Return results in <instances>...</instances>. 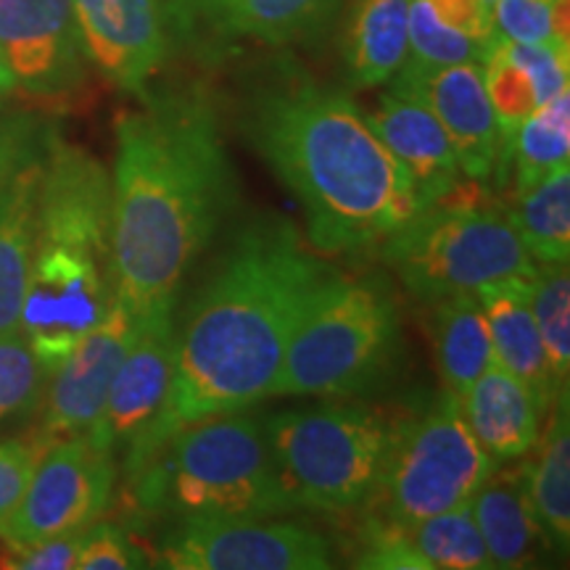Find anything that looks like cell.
I'll list each match as a JSON object with an SVG mask.
<instances>
[{
  "instance_id": "cell-36",
  "label": "cell",
  "mask_w": 570,
  "mask_h": 570,
  "mask_svg": "<svg viewBox=\"0 0 570 570\" xmlns=\"http://www.w3.org/2000/svg\"><path fill=\"white\" fill-rule=\"evenodd\" d=\"M51 132V127L32 114H11L0 119V185L30 156L46 148Z\"/></svg>"
},
{
  "instance_id": "cell-8",
  "label": "cell",
  "mask_w": 570,
  "mask_h": 570,
  "mask_svg": "<svg viewBox=\"0 0 570 570\" xmlns=\"http://www.w3.org/2000/svg\"><path fill=\"white\" fill-rule=\"evenodd\" d=\"M277 475L296 510L367 508L396 420L367 404H315L262 417Z\"/></svg>"
},
{
  "instance_id": "cell-3",
  "label": "cell",
  "mask_w": 570,
  "mask_h": 570,
  "mask_svg": "<svg viewBox=\"0 0 570 570\" xmlns=\"http://www.w3.org/2000/svg\"><path fill=\"white\" fill-rule=\"evenodd\" d=\"M240 130L294 194L317 254L365 256L423 212L417 185L346 92L277 71L259 82Z\"/></svg>"
},
{
  "instance_id": "cell-5",
  "label": "cell",
  "mask_w": 570,
  "mask_h": 570,
  "mask_svg": "<svg viewBox=\"0 0 570 570\" xmlns=\"http://www.w3.org/2000/svg\"><path fill=\"white\" fill-rule=\"evenodd\" d=\"M135 508L173 520L273 518L294 512L262 417L225 412L164 439L127 481Z\"/></svg>"
},
{
  "instance_id": "cell-31",
  "label": "cell",
  "mask_w": 570,
  "mask_h": 570,
  "mask_svg": "<svg viewBox=\"0 0 570 570\" xmlns=\"http://www.w3.org/2000/svg\"><path fill=\"white\" fill-rule=\"evenodd\" d=\"M531 309L544 346L554 389L568 391L570 375V275L568 262L537 265L531 275Z\"/></svg>"
},
{
  "instance_id": "cell-27",
  "label": "cell",
  "mask_w": 570,
  "mask_h": 570,
  "mask_svg": "<svg viewBox=\"0 0 570 570\" xmlns=\"http://www.w3.org/2000/svg\"><path fill=\"white\" fill-rule=\"evenodd\" d=\"M570 161V90H562L502 140L494 169L499 185L523 190Z\"/></svg>"
},
{
  "instance_id": "cell-34",
  "label": "cell",
  "mask_w": 570,
  "mask_h": 570,
  "mask_svg": "<svg viewBox=\"0 0 570 570\" xmlns=\"http://www.w3.org/2000/svg\"><path fill=\"white\" fill-rule=\"evenodd\" d=\"M148 566L151 562H148L146 552L117 525L96 520L85 529L77 570H130Z\"/></svg>"
},
{
  "instance_id": "cell-6",
  "label": "cell",
  "mask_w": 570,
  "mask_h": 570,
  "mask_svg": "<svg viewBox=\"0 0 570 570\" xmlns=\"http://www.w3.org/2000/svg\"><path fill=\"white\" fill-rule=\"evenodd\" d=\"M402 356V320L381 273H327L285 348L273 396L344 399L391 381Z\"/></svg>"
},
{
  "instance_id": "cell-25",
  "label": "cell",
  "mask_w": 570,
  "mask_h": 570,
  "mask_svg": "<svg viewBox=\"0 0 570 570\" xmlns=\"http://www.w3.org/2000/svg\"><path fill=\"white\" fill-rule=\"evenodd\" d=\"M491 42L487 0H412L410 59L420 63L483 61Z\"/></svg>"
},
{
  "instance_id": "cell-22",
  "label": "cell",
  "mask_w": 570,
  "mask_h": 570,
  "mask_svg": "<svg viewBox=\"0 0 570 570\" xmlns=\"http://www.w3.org/2000/svg\"><path fill=\"white\" fill-rule=\"evenodd\" d=\"M194 17L219 38L262 46H296L323 35L346 0H185Z\"/></svg>"
},
{
  "instance_id": "cell-38",
  "label": "cell",
  "mask_w": 570,
  "mask_h": 570,
  "mask_svg": "<svg viewBox=\"0 0 570 570\" xmlns=\"http://www.w3.org/2000/svg\"><path fill=\"white\" fill-rule=\"evenodd\" d=\"M17 90V82H13L9 67H6L3 59H0V96H6V92H13Z\"/></svg>"
},
{
  "instance_id": "cell-26",
  "label": "cell",
  "mask_w": 570,
  "mask_h": 570,
  "mask_svg": "<svg viewBox=\"0 0 570 570\" xmlns=\"http://www.w3.org/2000/svg\"><path fill=\"white\" fill-rule=\"evenodd\" d=\"M425 306L439 377L446 394L460 399L494 362L479 296L454 294Z\"/></svg>"
},
{
  "instance_id": "cell-15",
  "label": "cell",
  "mask_w": 570,
  "mask_h": 570,
  "mask_svg": "<svg viewBox=\"0 0 570 570\" xmlns=\"http://www.w3.org/2000/svg\"><path fill=\"white\" fill-rule=\"evenodd\" d=\"M175 344V298L138 315V327L114 373L101 415L85 433L92 444L117 454L146 431L173 381Z\"/></svg>"
},
{
  "instance_id": "cell-1",
  "label": "cell",
  "mask_w": 570,
  "mask_h": 570,
  "mask_svg": "<svg viewBox=\"0 0 570 570\" xmlns=\"http://www.w3.org/2000/svg\"><path fill=\"white\" fill-rule=\"evenodd\" d=\"M331 269L294 223L275 214L235 235L177 331L161 410L125 449L127 481L180 428L273 396L291 336Z\"/></svg>"
},
{
  "instance_id": "cell-2",
  "label": "cell",
  "mask_w": 570,
  "mask_h": 570,
  "mask_svg": "<svg viewBox=\"0 0 570 570\" xmlns=\"http://www.w3.org/2000/svg\"><path fill=\"white\" fill-rule=\"evenodd\" d=\"M111 283L135 315L173 302L185 275L238 206V175L202 88L140 96L114 125Z\"/></svg>"
},
{
  "instance_id": "cell-7",
  "label": "cell",
  "mask_w": 570,
  "mask_h": 570,
  "mask_svg": "<svg viewBox=\"0 0 570 570\" xmlns=\"http://www.w3.org/2000/svg\"><path fill=\"white\" fill-rule=\"evenodd\" d=\"M377 252L420 304L475 294L483 285L537 269L508 209L475 180L428 204Z\"/></svg>"
},
{
  "instance_id": "cell-37",
  "label": "cell",
  "mask_w": 570,
  "mask_h": 570,
  "mask_svg": "<svg viewBox=\"0 0 570 570\" xmlns=\"http://www.w3.org/2000/svg\"><path fill=\"white\" fill-rule=\"evenodd\" d=\"M85 531L67 533V537H56L38 541V544L21 547V550H6L0 566L17 568V570H71L77 568L80 560Z\"/></svg>"
},
{
  "instance_id": "cell-12",
  "label": "cell",
  "mask_w": 570,
  "mask_h": 570,
  "mask_svg": "<svg viewBox=\"0 0 570 570\" xmlns=\"http://www.w3.org/2000/svg\"><path fill=\"white\" fill-rule=\"evenodd\" d=\"M0 59L17 90L69 98L88 80V59L71 0H0Z\"/></svg>"
},
{
  "instance_id": "cell-18",
  "label": "cell",
  "mask_w": 570,
  "mask_h": 570,
  "mask_svg": "<svg viewBox=\"0 0 570 570\" xmlns=\"http://www.w3.org/2000/svg\"><path fill=\"white\" fill-rule=\"evenodd\" d=\"M481 67L483 85L504 140L539 106L568 90L570 48L552 42L491 40Z\"/></svg>"
},
{
  "instance_id": "cell-28",
  "label": "cell",
  "mask_w": 570,
  "mask_h": 570,
  "mask_svg": "<svg viewBox=\"0 0 570 570\" xmlns=\"http://www.w3.org/2000/svg\"><path fill=\"white\" fill-rule=\"evenodd\" d=\"M547 431L539 433V452L525 460L529 494L541 529L552 547L568 552L570 544V425L568 391L554 399Z\"/></svg>"
},
{
  "instance_id": "cell-32",
  "label": "cell",
  "mask_w": 570,
  "mask_h": 570,
  "mask_svg": "<svg viewBox=\"0 0 570 570\" xmlns=\"http://www.w3.org/2000/svg\"><path fill=\"white\" fill-rule=\"evenodd\" d=\"M48 370L19 331L0 336V425L17 423L40 410Z\"/></svg>"
},
{
  "instance_id": "cell-11",
  "label": "cell",
  "mask_w": 570,
  "mask_h": 570,
  "mask_svg": "<svg viewBox=\"0 0 570 570\" xmlns=\"http://www.w3.org/2000/svg\"><path fill=\"white\" fill-rule=\"evenodd\" d=\"M156 566L173 570H325L331 544L304 523L269 518L175 520L156 544Z\"/></svg>"
},
{
  "instance_id": "cell-9",
  "label": "cell",
  "mask_w": 570,
  "mask_h": 570,
  "mask_svg": "<svg viewBox=\"0 0 570 570\" xmlns=\"http://www.w3.org/2000/svg\"><path fill=\"white\" fill-rule=\"evenodd\" d=\"M497 462L479 444L462 415L460 399L446 394L394 423L373 499V515L412 523L473 502Z\"/></svg>"
},
{
  "instance_id": "cell-21",
  "label": "cell",
  "mask_w": 570,
  "mask_h": 570,
  "mask_svg": "<svg viewBox=\"0 0 570 570\" xmlns=\"http://www.w3.org/2000/svg\"><path fill=\"white\" fill-rule=\"evenodd\" d=\"M533 275V273H531ZM531 275L504 277L475 291L491 338L494 362L529 386L550 412L558 399L544 346L531 309Z\"/></svg>"
},
{
  "instance_id": "cell-29",
  "label": "cell",
  "mask_w": 570,
  "mask_h": 570,
  "mask_svg": "<svg viewBox=\"0 0 570 570\" xmlns=\"http://www.w3.org/2000/svg\"><path fill=\"white\" fill-rule=\"evenodd\" d=\"M508 217L537 265L570 256V173L552 169L529 188L512 194Z\"/></svg>"
},
{
  "instance_id": "cell-23",
  "label": "cell",
  "mask_w": 570,
  "mask_h": 570,
  "mask_svg": "<svg viewBox=\"0 0 570 570\" xmlns=\"http://www.w3.org/2000/svg\"><path fill=\"white\" fill-rule=\"evenodd\" d=\"M42 156L46 148L30 156L0 185V336L19 331L38 230Z\"/></svg>"
},
{
  "instance_id": "cell-16",
  "label": "cell",
  "mask_w": 570,
  "mask_h": 570,
  "mask_svg": "<svg viewBox=\"0 0 570 570\" xmlns=\"http://www.w3.org/2000/svg\"><path fill=\"white\" fill-rule=\"evenodd\" d=\"M389 85L417 98L433 111V117L444 125L460 156L462 173L470 180L487 185L494 177L502 151V132L491 109L479 61L420 63L407 59Z\"/></svg>"
},
{
  "instance_id": "cell-39",
  "label": "cell",
  "mask_w": 570,
  "mask_h": 570,
  "mask_svg": "<svg viewBox=\"0 0 570 570\" xmlns=\"http://www.w3.org/2000/svg\"><path fill=\"white\" fill-rule=\"evenodd\" d=\"M487 3H489V6H494V3H497V0H487Z\"/></svg>"
},
{
  "instance_id": "cell-4",
  "label": "cell",
  "mask_w": 570,
  "mask_h": 570,
  "mask_svg": "<svg viewBox=\"0 0 570 570\" xmlns=\"http://www.w3.org/2000/svg\"><path fill=\"white\" fill-rule=\"evenodd\" d=\"M111 175L96 156L51 132L42 156L38 230L19 333L48 375L114 302Z\"/></svg>"
},
{
  "instance_id": "cell-33",
  "label": "cell",
  "mask_w": 570,
  "mask_h": 570,
  "mask_svg": "<svg viewBox=\"0 0 570 570\" xmlns=\"http://www.w3.org/2000/svg\"><path fill=\"white\" fill-rule=\"evenodd\" d=\"M491 40L568 46V0H497Z\"/></svg>"
},
{
  "instance_id": "cell-17",
  "label": "cell",
  "mask_w": 570,
  "mask_h": 570,
  "mask_svg": "<svg viewBox=\"0 0 570 570\" xmlns=\"http://www.w3.org/2000/svg\"><path fill=\"white\" fill-rule=\"evenodd\" d=\"M367 122L386 151L415 180L423 209L470 180L462 173L460 156L444 125L417 98L389 88L377 96L375 109L367 114Z\"/></svg>"
},
{
  "instance_id": "cell-14",
  "label": "cell",
  "mask_w": 570,
  "mask_h": 570,
  "mask_svg": "<svg viewBox=\"0 0 570 570\" xmlns=\"http://www.w3.org/2000/svg\"><path fill=\"white\" fill-rule=\"evenodd\" d=\"M135 327H138V315L114 298L101 323L48 375L46 396L38 410L40 425L32 433L42 446L88 433V428L96 423L114 373L135 336Z\"/></svg>"
},
{
  "instance_id": "cell-20",
  "label": "cell",
  "mask_w": 570,
  "mask_h": 570,
  "mask_svg": "<svg viewBox=\"0 0 570 570\" xmlns=\"http://www.w3.org/2000/svg\"><path fill=\"white\" fill-rule=\"evenodd\" d=\"M462 415L497 465L529 458L537 449L547 407L520 377L491 362L460 396Z\"/></svg>"
},
{
  "instance_id": "cell-35",
  "label": "cell",
  "mask_w": 570,
  "mask_h": 570,
  "mask_svg": "<svg viewBox=\"0 0 570 570\" xmlns=\"http://www.w3.org/2000/svg\"><path fill=\"white\" fill-rule=\"evenodd\" d=\"M42 452L46 446L35 436L0 439V523L19 504Z\"/></svg>"
},
{
  "instance_id": "cell-10",
  "label": "cell",
  "mask_w": 570,
  "mask_h": 570,
  "mask_svg": "<svg viewBox=\"0 0 570 570\" xmlns=\"http://www.w3.org/2000/svg\"><path fill=\"white\" fill-rule=\"evenodd\" d=\"M117 454L80 433L53 441L40 454L32 479L9 518L0 523L6 550L85 531L111 508Z\"/></svg>"
},
{
  "instance_id": "cell-19",
  "label": "cell",
  "mask_w": 570,
  "mask_h": 570,
  "mask_svg": "<svg viewBox=\"0 0 570 570\" xmlns=\"http://www.w3.org/2000/svg\"><path fill=\"white\" fill-rule=\"evenodd\" d=\"M470 510L479 523L491 566L499 570L537 566L544 550L552 547L533 510L525 458L502 462V468L491 470L489 479L475 491Z\"/></svg>"
},
{
  "instance_id": "cell-13",
  "label": "cell",
  "mask_w": 570,
  "mask_h": 570,
  "mask_svg": "<svg viewBox=\"0 0 570 570\" xmlns=\"http://www.w3.org/2000/svg\"><path fill=\"white\" fill-rule=\"evenodd\" d=\"M85 59L117 90L142 96L173 51L164 0H71Z\"/></svg>"
},
{
  "instance_id": "cell-24",
  "label": "cell",
  "mask_w": 570,
  "mask_h": 570,
  "mask_svg": "<svg viewBox=\"0 0 570 570\" xmlns=\"http://www.w3.org/2000/svg\"><path fill=\"white\" fill-rule=\"evenodd\" d=\"M412 0H354L341 38L346 80L354 88H381L410 59Z\"/></svg>"
},
{
  "instance_id": "cell-30",
  "label": "cell",
  "mask_w": 570,
  "mask_h": 570,
  "mask_svg": "<svg viewBox=\"0 0 570 570\" xmlns=\"http://www.w3.org/2000/svg\"><path fill=\"white\" fill-rule=\"evenodd\" d=\"M420 570H491V558L470 504L399 523Z\"/></svg>"
}]
</instances>
